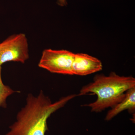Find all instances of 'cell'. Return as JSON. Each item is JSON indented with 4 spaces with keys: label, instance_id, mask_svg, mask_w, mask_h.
<instances>
[{
    "label": "cell",
    "instance_id": "6da1fadb",
    "mask_svg": "<svg viewBox=\"0 0 135 135\" xmlns=\"http://www.w3.org/2000/svg\"><path fill=\"white\" fill-rule=\"evenodd\" d=\"M76 96L72 95L52 103L42 90L36 96L28 94L26 104L18 112L16 121L5 135H45L47 121L51 114Z\"/></svg>",
    "mask_w": 135,
    "mask_h": 135
},
{
    "label": "cell",
    "instance_id": "7a4b0ae2",
    "mask_svg": "<svg viewBox=\"0 0 135 135\" xmlns=\"http://www.w3.org/2000/svg\"><path fill=\"white\" fill-rule=\"evenodd\" d=\"M134 87V77L121 76L112 72L108 76L96 75L93 82L83 87L79 95L89 93L97 95L96 101L84 106L90 107L92 112H100L119 103L125 97L126 92Z\"/></svg>",
    "mask_w": 135,
    "mask_h": 135
},
{
    "label": "cell",
    "instance_id": "3957f363",
    "mask_svg": "<svg viewBox=\"0 0 135 135\" xmlns=\"http://www.w3.org/2000/svg\"><path fill=\"white\" fill-rule=\"evenodd\" d=\"M29 57L28 40L25 34L12 35L0 42V66L11 61L23 64Z\"/></svg>",
    "mask_w": 135,
    "mask_h": 135
},
{
    "label": "cell",
    "instance_id": "277c9868",
    "mask_svg": "<svg viewBox=\"0 0 135 135\" xmlns=\"http://www.w3.org/2000/svg\"><path fill=\"white\" fill-rule=\"evenodd\" d=\"M74 55L65 50L47 49L42 52L38 66L53 73L73 75L71 68Z\"/></svg>",
    "mask_w": 135,
    "mask_h": 135
},
{
    "label": "cell",
    "instance_id": "5b68a950",
    "mask_svg": "<svg viewBox=\"0 0 135 135\" xmlns=\"http://www.w3.org/2000/svg\"><path fill=\"white\" fill-rule=\"evenodd\" d=\"M102 62L99 59L85 53H74L72 65L73 75L84 76L101 71Z\"/></svg>",
    "mask_w": 135,
    "mask_h": 135
},
{
    "label": "cell",
    "instance_id": "8992f818",
    "mask_svg": "<svg viewBox=\"0 0 135 135\" xmlns=\"http://www.w3.org/2000/svg\"><path fill=\"white\" fill-rule=\"evenodd\" d=\"M126 110H128L130 113L135 112V87L126 92L124 98L107 113L105 120L107 121L111 120L119 113Z\"/></svg>",
    "mask_w": 135,
    "mask_h": 135
},
{
    "label": "cell",
    "instance_id": "52a82bcc",
    "mask_svg": "<svg viewBox=\"0 0 135 135\" xmlns=\"http://www.w3.org/2000/svg\"><path fill=\"white\" fill-rule=\"evenodd\" d=\"M1 66H0V107H7V98L17 91L13 90L8 86L5 85L2 81L1 75Z\"/></svg>",
    "mask_w": 135,
    "mask_h": 135
},
{
    "label": "cell",
    "instance_id": "ba28073f",
    "mask_svg": "<svg viewBox=\"0 0 135 135\" xmlns=\"http://www.w3.org/2000/svg\"><path fill=\"white\" fill-rule=\"evenodd\" d=\"M58 3L61 6H65L67 4L66 0H58Z\"/></svg>",
    "mask_w": 135,
    "mask_h": 135
}]
</instances>
